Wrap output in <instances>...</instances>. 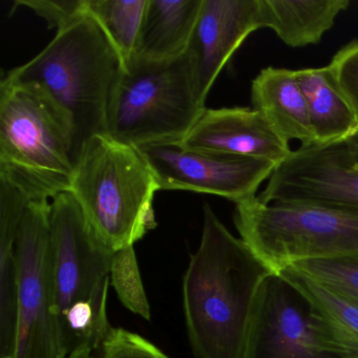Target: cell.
<instances>
[{
  "label": "cell",
  "mask_w": 358,
  "mask_h": 358,
  "mask_svg": "<svg viewBox=\"0 0 358 358\" xmlns=\"http://www.w3.org/2000/svg\"><path fill=\"white\" fill-rule=\"evenodd\" d=\"M275 273L209 205L183 280L186 327L198 358H245L259 290Z\"/></svg>",
  "instance_id": "1"
},
{
  "label": "cell",
  "mask_w": 358,
  "mask_h": 358,
  "mask_svg": "<svg viewBox=\"0 0 358 358\" xmlns=\"http://www.w3.org/2000/svg\"><path fill=\"white\" fill-rule=\"evenodd\" d=\"M205 108L187 54L167 62L136 56L123 66L113 90L106 131L134 148L180 142Z\"/></svg>",
  "instance_id": "5"
},
{
  "label": "cell",
  "mask_w": 358,
  "mask_h": 358,
  "mask_svg": "<svg viewBox=\"0 0 358 358\" xmlns=\"http://www.w3.org/2000/svg\"><path fill=\"white\" fill-rule=\"evenodd\" d=\"M278 274L309 301L316 320L343 358H358V303L293 266Z\"/></svg>",
  "instance_id": "17"
},
{
  "label": "cell",
  "mask_w": 358,
  "mask_h": 358,
  "mask_svg": "<svg viewBox=\"0 0 358 358\" xmlns=\"http://www.w3.org/2000/svg\"><path fill=\"white\" fill-rule=\"evenodd\" d=\"M350 0H261L263 28L291 48L315 45L345 11Z\"/></svg>",
  "instance_id": "18"
},
{
  "label": "cell",
  "mask_w": 358,
  "mask_h": 358,
  "mask_svg": "<svg viewBox=\"0 0 358 358\" xmlns=\"http://www.w3.org/2000/svg\"><path fill=\"white\" fill-rule=\"evenodd\" d=\"M93 353L94 352L92 351V350L83 349L71 354V355L68 356L66 358H92Z\"/></svg>",
  "instance_id": "26"
},
{
  "label": "cell",
  "mask_w": 358,
  "mask_h": 358,
  "mask_svg": "<svg viewBox=\"0 0 358 358\" xmlns=\"http://www.w3.org/2000/svg\"><path fill=\"white\" fill-rule=\"evenodd\" d=\"M97 351L92 358H169L141 335L113 327Z\"/></svg>",
  "instance_id": "22"
},
{
  "label": "cell",
  "mask_w": 358,
  "mask_h": 358,
  "mask_svg": "<svg viewBox=\"0 0 358 358\" xmlns=\"http://www.w3.org/2000/svg\"><path fill=\"white\" fill-rule=\"evenodd\" d=\"M257 199L265 204L358 209V169L347 141L315 142L293 150L274 169Z\"/></svg>",
  "instance_id": "11"
},
{
  "label": "cell",
  "mask_w": 358,
  "mask_h": 358,
  "mask_svg": "<svg viewBox=\"0 0 358 358\" xmlns=\"http://www.w3.org/2000/svg\"><path fill=\"white\" fill-rule=\"evenodd\" d=\"M347 141L348 148H349L350 154H351L352 159L355 163L356 169H358V129L355 134L351 136Z\"/></svg>",
  "instance_id": "25"
},
{
  "label": "cell",
  "mask_w": 358,
  "mask_h": 358,
  "mask_svg": "<svg viewBox=\"0 0 358 358\" xmlns=\"http://www.w3.org/2000/svg\"><path fill=\"white\" fill-rule=\"evenodd\" d=\"M245 358H343L306 297L274 273L259 290Z\"/></svg>",
  "instance_id": "9"
},
{
  "label": "cell",
  "mask_w": 358,
  "mask_h": 358,
  "mask_svg": "<svg viewBox=\"0 0 358 358\" xmlns=\"http://www.w3.org/2000/svg\"><path fill=\"white\" fill-rule=\"evenodd\" d=\"M47 22L50 29L57 31L70 26L87 12V0H16Z\"/></svg>",
  "instance_id": "23"
},
{
  "label": "cell",
  "mask_w": 358,
  "mask_h": 358,
  "mask_svg": "<svg viewBox=\"0 0 358 358\" xmlns=\"http://www.w3.org/2000/svg\"><path fill=\"white\" fill-rule=\"evenodd\" d=\"M122 68L116 50L87 13L57 31L38 55L3 78L38 87L66 114L77 162L87 140L108 135V106Z\"/></svg>",
  "instance_id": "2"
},
{
  "label": "cell",
  "mask_w": 358,
  "mask_h": 358,
  "mask_svg": "<svg viewBox=\"0 0 358 358\" xmlns=\"http://www.w3.org/2000/svg\"><path fill=\"white\" fill-rule=\"evenodd\" d=\"M259 29H263L261 0H203L186 53L203 106L230 58Z\"/></svg>",
  "instance_id": "12"
},
{
  "label": "cell",
  "mask_w": 358,
  "mask_h": 358,
  "mask_svg": "<svg viewBox=\"0 0 358 358\" xmlns=\"http://www.w3.org/2000/svg\"><path fill=\"white\" fill-rule=\"evenodd\" d=\"M70 120L38 87L1 79L0 177L20 186L31 200L70 192L74 175Z\"/></svg>",
  "instance_id": "4"
},
{
  "label": "cell",
  "mask_w": 358,
  "mask_h": 358,
  "mask_svg": "<svg viewBox=\"0 0 358 358\" xmlns=\"http://www.w3.org/2000/svg\"><path fill=\"white\" fill-rule=\"evenodd\" d=\"M158 190V179L137 148L97 135L81 150L70 192L93 234L115 252L135 246L156 227Z\"/></svg>",
  "instance_id": "3"
},
{
  "label": "cell",
  "mask_w": 358,
  "mask_h": 358,
  "mask_svg": "<svg viewBox=\"0 0 358 358\" xmlns=\"http://www.w3.org/2000/svg\"><path fill=\"white\" fill-rule=\"evenodd\" d=\"M329 66L358 115V39L339 50Z\"/></svg>",
  "instance_id": "24"
},
{
  "label": "cell",
  "mask_w": 358,
  "mask_h": 358,
  "mask_svg": "<svg viewBox=\"0 0 358 358\" xmlns=\"http://www.w3.org/2000/svg\"><path fill=\"white\" fill-rule=\"evenodd\" d=\"M251 102L287 143L291 140H299L301 145L315 143L295 71L272 66L262 70L251 85Z\"/></svg>",
  "instance_id": "14"
},
{
  "label": "cell",
  "mask_w": 358,
  "mask_h": 358,
  "mask_svg": "<svg viewBox=\"0 0 358 358\" xmlns=\"http://www.w3.org/2000/svg\"><path fill=\"white\" fill-rule=\"evenodd\" d=\"M241 238L275 273L306 261L358 255V209L272 203L236 204Z\"/></svg>",
  "instance_id": "6"
},
{
  "label": "cell",
  "mask_w": 358,
  "mask_h": 358,
  "mask_svg": "<svg viewBox=\"0 0 358 358\" xmlns=\"http://www.w3.org/2000/svg\"><path fill=\"white\" fill-rule=\"evenodd\" d=\"M110 284L124 307L144 320H150V303L134 246L115 251L110 266Z\"/></svg>",
  "instance_id": "20"
},
{
  "label": "cell",
  "mask_w": 358,
  "mask_h": 358,
  "mask_svg": "<svg viewBox=\"0 0 358 358\" xmlns=\"http://www.w3.org/2000/svg\"><path fill=\"white\" fill-rule=\"evenodd\" d=\"M291 266L358 303V255L301 262Z\"/></svg>",
  "instance_id": "21"
},
{
  "label": "cell",
  "mask_w": 358,
  "mask_h": 358,
  "mask_svg": "<svg viewBox=\"0 0 358 358\" xmlns=\"http://www.w3.org/2000/svg\"><path fill=\"white\" fill-rule=\"evenodd\" d=\"M50 228L59 324L74 306L108 301L114 251L93 234L71 192L52 199Z\"/></svg>",
  "instance_id": "8"
},
{
  "label": "cell",
  "mask_w": 358,
  "mask_h": 358,
  "mask_svg": "<svg viewBox=\"0 0 358 358\" xmlns=\"http://www.w3.org/2000/svg\"><path fill=\"white\" fill-rule=\"evenodd\" d=\"M148 0H87V12L118 53L123 66L136 57Z\"/></svg>",
  "instance_id": "19"
},
{
  "label": "cell",
  "mask_w": 358,
  "mask_h": 358,
  "mask_svg": "<svg viewBox=\"0 0 358 358\" xmlns=\"http://www.w3.org/2000/svg\"><path fill=\"white\" fill-rule=\"evenodd\" d=\"M202 3L203 0H148L136 56L167 62L186 55Z\"/></svg>",
  "instance_id": "15"
},
{
  "label": "cell",
  "mask_w": 358,
  "mask_h": 358,
  "mask_svg": "<svg viewBox=\"0 0 358 358\" xmlns=\"http://www.w3.org/2000/svg\"><path fill=\"white\" fill-rule=\"evenodd\" d=\"M180 145L188 150L269 161L278 166L292 150L255 108H205Z\"/></svg>",
  "instance_id": "13"
},
{
  "label": "cell",
  "mask_w": 358,
  "mask_h": 358,
  "mask_svg": "<svg viewBox=\"0 0 358 358\" xmlns=\"http://www.w3.org/2000/svg\"><path fill=\"white\" fill-rule=\"evenodd\" d=\"M307 102L316 143L345 141L358 129V115L330 66L295 71Z\"/></svg>",
  "instance_id": "16"
},
{
  "label": "cell",
  "mask_w": 358,
  "mask_h": 358,
  "mask_svg": "<svg viewBox=\"0 0 358 358\" xmlns=\"http://www.w3.org/2000/svg\"><path fill=\"white\" fill-rule=\"evenodd\" d=\"M49 200L29 203L16 238L15 358H64L56 313Z\"/></svg>",
  "instance_id": "7"
},
{
  "label": "cell",
  "mask_w": 358,
  "mask_h": 358,
  "mask_svg": "<svg viewBox=\"0 0 358 358\" xmlns=\"http://www.w3.org/2000/svg\"><path fill=\"white\" fill-rule=\"evenodd\" d=\"M137 148L154 171L161 190L213 194L236 204L257 196L276 167L269 161L188 150L178 142Z\"/></svg>",
  "instance_id": "10"
}]
</instances>
